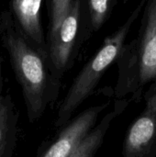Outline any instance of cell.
I'll use <instances>...</instances> for the list:
<instances>
[{
	"label": "cell",
	"instance_id": "cell-1",
	"mask_svg": "<svg viewBox=\"0 0 156 157\" xmlns=\"http://www.w3.org/2000/svg\"><path fill=\"white\" fill-rule=\"evenodd\" d=\"M0 40L21 87L28 120L35 123L57 99L61 82L51 72L47 52L24 34L8 10L0 13Z\"/></svg>",
	"mask_w": 156,
	"mask_h": 157
},
{
	"label": "cell",
	"instance_id": "cell-2",
	"mask_svg": "<svg viewBox=\"0 0 156 157\" xmlns=\"http://www.w3.org/2000/svg\"><path fill=\"white\" fill-rule=\"evenodd\" d=\"M145 0H142L126 22L114 33L107 37L98 52L85 64L74 79L57 112L54 125L62 128L73 117L77 109L95 92L108 68L118 60L126 37L133 22L141 13Z\"/></svg>",
	"mask_w": 156,
	"mask_h": 157
},
{
	"label": "cell",
	"instance_id": "cell-3",
	"mask_svg": "<svg viewBox=\"0 0 156 157\" xmlns=\"http://www.w3.org/2000/svg\"><path fill=\"white\" fill-rule=\"evenodd\" d=\"M135 49L123 46L118 58L120 74L117 98L134 92L156 80V0H149Z\"/></svg>",
	"mask_w": 156,
	"mask_h": 157
},
{
	"label": "cell",
	"instance_id": "cell-4",
	"mask_svg": "<svg viewBox=\"0 0 156 157\" xmlns=\"http://www.w3.org/2000/svg\"><path fill=\"white\" fill-rule=\"evenodd\" d=\"M85 0H71L69 7L55 29L45 38L51 72L60 81L75 62L86 29Z\"/></svg>",
	"mask_w": 156,
	"mask_h": 157
},
{
	"label": "cell",
	"instance_id": "cell-5",
	"mask_svg": "<svg viewBox=\"0 0 156 157\" xmlns=\"http://www.w3.org/2000/svg\"><path fill=\"white\" fill-rule=\"evenodd\" d=\"M108 102L86 109L65 125L51 141L40 148L36 157H70L81 141L97 123L98 117L108 108Z\"/></svg>",
	"mask_w": 156,
	"mask_h": 157
},
{
	"label": "cell",
	"instance_id": "cell-6",
	"mask_svg": "<svg viewBox=\"0 0 156 157\" xmlns=\"http://www.w3.org/2000/svg\"><path fill=\"white\" fill-rule=\"evenodd\" d=\"M156 144V90L146 98L143 113L130 126L123 144V157H150Z\"/></svg>",
	"mask_w": 156,
	"mask_h": 157
},
{
	"label": "cell",
	"instance_id": "cell-7",
	"mask_svg": "<svg viewBox=\"0 0 156 157\" xmlns=\"http://www.w3.org/2000/svg\"><path fill=\"white\" fill-rule=\"evenodd\" d=\"M42 0H10V13L24 34L40 49L46 51L40 22ZM47 52V51H46Z\"/></svg>",
	"mask_w": 156,
	"mask_h": 157
},
{
	"label": "cell",
	"instance_id": "cell-8",
	"mask_svg": "<svg viewBox=\"0 0 156 157\" xmlns=\"http://www.w3.org/2000/svg\"><path fill=\"white\" fill-rule=\"evenodd\" d=\"M18 112L9 94H3V75L0 74V157H12L17 135Z\"/></svg>",
	"mask_w": 156,
	"mask_h": 157
},
{
	"label": "cell",
	"instance_id": "cell-9",
	"mask_svg": "<svg viewBox=\"0 0 156 157\" xmlns=\"http://www.w3.org/2000/svg\"><path fill=\"white\" fill-rule=\"evenodd\" d=\"M127 106V102L116 101L114 109L107 113L101 121L96 124L91 132L81 141L79 145L74 151L70 157H95L99 148L103 144L105 136L114 121V119L120 115Z\"/></svg>",
	"mask_w": 156,
	"mask_h": 157
},
{
	"label": "cell",
	"instance_id": "cell-10",
	"mask_svg": "<svg viewBox=\"0 0 156 157\" xmlns=\"http://www.w3.org/2000/svg\"><path fill=\"white\" fill-rule=\"evenodd\" d=\"M88 30L98 31L109 18L117 0H85Z\"/></svg>",
	"mask_w": 156,
	"mask_h": 157
},
{
	"label": "cell",
	"instance_id": "cell-11",
	"mask_svg": "<svg viewBox=\"0 0 156 157\" xmlns=\"http://www.w3.org/2000/svg\"><path fill=\"white\" fill-rule=\"evenodd\" d=\"M71 0H51L50 5V24L49 31H52L62 21L65 15Z\"/></svg>",
	"mask_w": 156,
	"mask_h": 157
},
{
	"label": "cell",
	"instance_id": "cell-12",
	"mask_svg": "<svg viewBox=\"0 0 156 157\" xmlns=\"http://www.w3.org/2000/svg\"><path fill=\"white\" fill-rule=\"evenodd\" d=\"M2 73V57L0 55V74Z\"/></svg>",
	"mask_w": 156,
	"mask_h": 157
}]
</instances>
